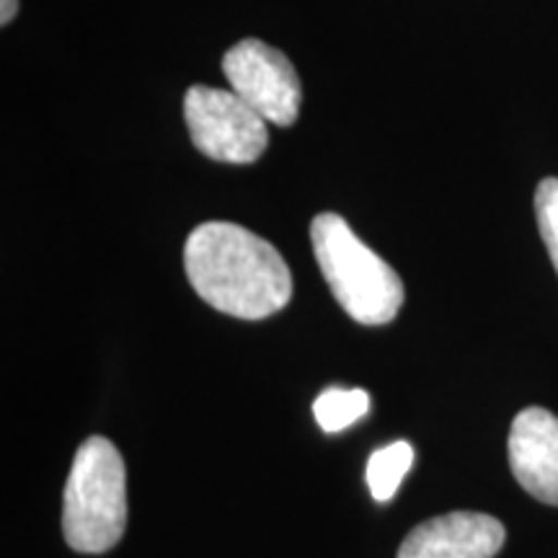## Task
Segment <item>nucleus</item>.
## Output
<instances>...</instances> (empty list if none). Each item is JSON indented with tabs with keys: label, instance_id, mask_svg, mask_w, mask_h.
I'll return each mask as SVG.
<instances>
[{
	"label": "nucleus",
	"instance_id": "f257e3e1",
	"mask_svg": "<svg viewBox=\"0 0 558 558\" xmlns=\"http://www.w3.org/2000/svg\"><path fill=\"white\" fill-rule=\"evenodd\" d=\"M184 269L194 292L215 311L262 320L292 298V275L279 251L235 222H202L184 246Z\"/></svg>",
	"mask_w": 558,
	"mask_h": 558
},
{
	"label": "nucleus",
	"instance_id": "f03ea898",
	"mask_svg": "<svg viewBox=\"0 0 558 558\" xmlns=\"http://www.w3.org/2000/svg\"><path fill=\"white\" fill-rule=\"evenodd\" d=\"M313 254L333 298L362 326H386L399 316L407 290L401 277L365 246L337 213L313 218Z\"/></svg>",
	"mask_w": 558,
	"mask_h": 558
},
{
	"label": "nucleus",
	"instance_id": "7ed1b4c3",
	"mask_svg": "<svg viewBox=\"0 0 558 558\" xmlns=\"http://www.w3.org/2000/svg\"><path fill=\"white\" fill-rule=\"evenodd\" d=\"M128 527V471L120 450L104 437H88L75 452L65 497L62 535L78 554H107Z\"/></svg>",
	"mask_w": 558,
	"mask_h": 558
},
{
	"label": "nucleus",
	"instance_id": "20e7f679",
	"mask_svg": "<svg viewBox=\"0 0 558 558\" xmlns=\"http://www.w3.org/2000/svg\"><path fill=\"white\" fill-rule=\"evenodd\" d=\"M184 120L194 148L220 163L246 166L267 150V122L233 90L192 86L184 96Z\"/></svg>",
	"mask_w": 558,
	"mask_h": 558
},
{
	"label": "nucleus",
	"instance_id": "39448f33",
	"mask_svg": "<svg viewBox=\"0 0 558 558\" xmlns=\"http://www.w3.org/2000/svg\"><path fill=\"white\" fill-rule=\"evenodd\" d=\"M222 73L251 109L264 122L290 128L300 114L303 88L288 54L264 45L262 39H243L222 58Z\"/></svg>",
	"mask_w": 558,
	"mask_h": 558
},
{
	"label": "nucleus",
	"instance_id": "423d86ee",
	"mask_svg": "<svg viewBox=\"0 0 558 558\" xmlns=\"http://www.w3.org/2000/svg\"><path fill=\"white\" fill-rule=\"evenodd\" d=\"M505 538V525L492 514L450 512L411 530L399 558H494Z\"/></svg>",
	"mask_w": 558,
	"mask_h": 558
},
{
	"label": "nucleus",
	"instance_id": "0eeeda50",
	"mask_svg": "<svg viewBox=\"0 0 558 558\" xmlns=\"http://www.w3.org/2000/svg\"><path fill=\"white\" fill-rule=\"evenodd\" d=\"M509 465L530 497L558 507V416L530 407L509 429Z\"/></svg>",
	"mask_w": 558,
	"mask_h": 558
},
{
	"label": "nucleus",
	"instance_id": "6e6552de",
	"mask_svg": "<svg viewBox=\"0 0 558 558\" xmlns=\"http://www.w3.org/2000/svg\"><path fill=\"white\" fill-rule=\"evenodd\" d=\"M411 463H414V448L407 439L390 442L388 448L375 450L367 463V486L375 501H390L399 492L403 476H407Z\"/></svg>",
	"mask_w": 558,
	"mask_h": 558
},
{
	"label": "nucleus",
	"instance_id": "1a4fd4ad",
	"mask_svg": "<svg viewBox=\"0 0 558 558\" xmlns=\"http://www.w3.org/2000/svg\"><path fill=\"white\" fill-rule=\"evenodd\" d=\"M369 409V396L362 388H326L313 403V414L320 429L337 435V432L352 427Z\"/></svg>",
	"mask_w": 558,
	"mask_h": 558
},
{
	"label": "nucleus",
	"instance_id": "9d476101",
	"mask_svg": "<svg viewBox=\"0 0 558 558\" xmlns=\"http://www.w3.org/2000/svg\"><path fill=\"white\" fill-rule=\"evenodd\" d=\"M535 218L550 262L558 271V179H543L535 192Z\"/></svg>",
	"mask_w": 558,
	"mask_h": 558
},
{
	"label": "nucleus",
	"instance_id": "9b49d317",
	"mask_svg": "<svg viewBox=\"0 0 558 558\" xmlns=\"http://www.w3.org/2000/svg\"><path fill=\"white\" fill-rule=\"evenodd\" d=\"M19 13V0H0V24L9 26Z\"/></svg>",
	"mask_w": 558,
	"mask_h": 558
}]
</instances>
